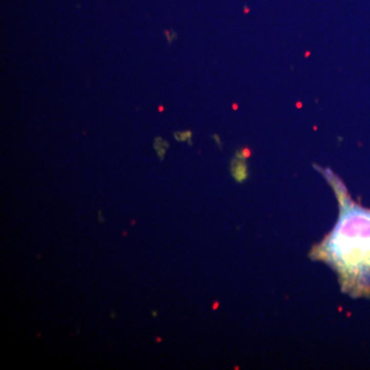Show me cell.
<instances>
[{
  "label": "cell",
  "mask_w": 370,
  "mask_h": 370,
  "mask_svg": "<svg viewBox=\"0 0 370 370\" xmlns=\"http://www.w3.org/2000/svg\"><path fill=\"white\" fill-rule=\"evenodd\" d=\"M330 175L340 201V219L320 253L336 269L346 292L354 297H369L370 209L350 200L339 180Z\"/></svg>",
  "instance_id": "6da1fadb"
},
{
  "label": "cell",
  "mask_w": 370,
  "mask_h": 370,
  "mask_svg": "<svg viewBox=\"0 0 370 370\" xmlns=\"http://www.w3.org/2000/svg\"><path fill=\"white\" fill-rule=\"evenodd\" d=\"M98 215H99V221H100V222H104V216H102V210L99 211Z\"/></svg>",
  "instance_id": "7a4b0ae2"
},
{
  "label": "cell",
  "mask_w": 370,
  "mask_h": 370,
  "mask_svg": "<svg viewBox=\"0 0 370 370\" xmlns=\"http://www.w3.org/2000/svg\"><path fill=\"white\" fill-rule=\"evenodd\" d=\"M151 315H152L153 318H156V317H157V312H156V311H152V312H151Z\"/></svg>",
  "instance_id": "3957f363"
},
{
  "label": "cell",
  "mask_w": 370,
  "mask_h": 370,
  "mask_svg": "<svg viewBox=\"0 0 370 370\" xmlns=\"http://www.w3.org/2000/svg\"><path fill=\"white\" fill-rule=\"evenodd\" d=\"M155 341H156L157 343L161 342V337H156V338H155Z\"/></svg>",
  "instance_id": "277c9868"
},
{
  "label": "cell",
  "mask_w": 370,
  "mask_h": 370,
  "mask_svg": "<svg viewBox=\"0 0 370 370\" xmlns=\"http://www.w3.org/2000/svg\"><path fill=\"white\" fill-rule=\"evenodd\" d=\"M135 223H136V221H135V220H132V222H131V224H132V225H134V224H135Z\"/></svg>",
  "instance_id": "5b68a950"
},
{
  "label": "cell",
  "mask_w": 370,
  "mask_h": 370,
  "mask_svg": "<svg viewBox=\"0 0 370 370\" xmlns=\"http://www.w3.org/2000/svg\"><path fill=\"white\" fill-rule=\"evenodd\" d=\"M122 234H124V235H122V236H124V237H126V236H127V232H124V233H122Z\"/></svg>",
  "instance_id": "8992f818"
}]
</instances>
